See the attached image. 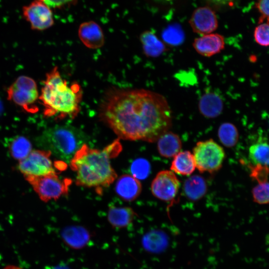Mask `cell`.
<instances>
[{"instance_id":"cell-29","label":"cell","mask_w":269,"mask_h":269,"mask_svg":"<svg viewBox=\"0 0 269 269\" xmlns=\"http://www.w3.org/2000/svg\"><path fill=\"white\" fill-rule=\"evenodd\" d=\"M256 42L260 46H269V21L259 22L254 31Z\"/></svg>"},{"instance_id":"cell-2","label":"cell","mask_w":269,"mask_h":269,"mask_svg":"<svg viewBox=\"0 0 269 269\" xmlns=\"http://www.w3.org/2000/svg\"><path fill=\"white\" fill-rule=\"evenodd\" d=\"M121 150L118 139L102 150L92 149L84 144L70 161L71 169L76 173V184L100 189V192L110 186L117 177L111 159L117 156Z\"/></svg>"},{"instance_id":"cell-19","label":"cell","mask_w":269,"mask_h":269,"mask_svg":"<svg viewBox=\"0 0 269 269\" xmlns=\"http://www.w3.org/2000/svg\"><path fill=\"white\" fill-rule=\"evenodd\" d=\"M135 214L133 209L129 207L111 206L108 211V219L113 226L123 228L133 222Z\"/></svg>"},{"instance_id":"cell-10","label":"cell","mask_w":269,"mask_h":269,"mask_svg":"<svg viewBox=\"0 0 269 269\" xmlns=\"http://www.w3.org/2000/svg\"><path fill=\"white\" fill-rule=\"evenodd\" d=\"M23 15L33 29L44 30L54 23L50 7L42 2L36 0L23 9Z\"/></svg>"},{"instance_id":"cell-32","label":"cell","mask_w":269,"mask_h":269,"mask_svg":"<svg viewBox=\"0 0 269 269\" xmlns=\"http://www.w3.org/2000/svg\"><path fill=\"white\" fill-rule=\"evenodd\" d=\"M49 7H60L76 2V0H38Z\"/></svg>"},{"instance_id":"cell-22","label":"cell","mask_w":269,"mask_h":269,"mask_svg":"<svg viewBox=\"0 0 269 269\" xmlns=\"http://www.w3.org/2000/svg\"><path fill=\"white\" fill-rule=\"evenodd\" d=\"M218 135L221 142L228 147L234 146L238 142L239 137L237 128L229 122L224 123L220 126Z\"/></svg>"},{"instance_id":"cell-28","label":"cell","mask_w":269,"mask_h":269,"mask_svg":"<svg viewBox=\"0 0 269 269\" xmlns=\"http://www.w3.org/2000/svg\"><path fill=\"white\" fill-rule=\"evenodd\" d=\"M253 201L260 205L269 204V182L258 183L252 190Z\"/></svg>"},{"instance_id":"cell-33","label":"cell","mask_w":269,"mask_h":269,"mask_svg":"<svg viewBox=\"0 0 269 269\" xmlns=\"http://www.w3.org/2000/svg\"><path fill=\"white\" fill-rule=\"evenodd\" d=\"M210 0L215 3L225 4H227L232 1L233 0Z\"/></svg>"},{"instance_id":"cell-12","label":"cell","mask_w":269,"mask_h":269,"mask_svg":"<svg viewBox=\"0 0 269 269\" xmlns=\"http://www.w3.org/2000/svg\"><path fill=\"white\" fill-rule=\"evenodd\" d=\"M192 46L201 56L211 57L220 53L225 47V38L218 33H209L194 39Z\"/></svg>"},{"instance_id":"cell-20","label":"cell","mask_w":269,"mask_h":269,"mask_svg":"<svg viewBox=\"0 0 269 269\" xmlns=\"http://www.w3.org/2000/svg\"><path fill=\"white\" fill-rule=\"evenodd\" d=\"M249 157L253 164L269 166V142L259 139L249 148Z\"/></svg>"},{"instance_id":"cell-8","label":"cell","mask_w":269,"mask_h":269,"mask_svg":"<svg viewBox=\"0 0 269 269\" xmlns=\"http://www.w3.org/2000/svg\"><path fill=\"white\" fill-rule=\"evenodd\" d=\"M51 153L46 150H32L25 158L20 160L18 169L24 176H42L56 173L50 158Z\"/></svg>"},{"instance_id":"cell-11","label":"cell","mask_w":269,"mask_h":269,"mask_svg":"<svg viewBox=\"0 0 269 269\" xmlns=\"http://www.w3.org/2000/svg\"><path fill=\"white\" fill-rule=\"evenodd\" d=\"M193 31L200 35L214 32L218 27L215 12L209 7H200L193 12L189 20Z\"/></svg>"},{"instance_id":"cell-3","label":"cell","mask_w":269,"mask_h":269,"mask_svg":"<svg viewBox=\"0 0 269 269\" xmlns=\"http://www.w3.org/2000/svg\"><path fill=\"white\" fill-rule=\"evenodd\" d=\"M82 97L79 85L75 83L69 85L55 67L46 74L39 99L45 116L74 118L80 111Z\"/></svg>"},{"instance_id":"cell-13","label":"cell","mask_w":269,"mask_h":269,"mask_svg":"<svg viewBox=\"0 0 269 269\" xmlns=\"http://www.w3.org/2000/svg\"><path fill=\"white\" fill-rule=\"evenodd\" d=\"M78 35L82 43L91 49L100 48L104 44L102 29L99 24L93 21L81 23L79 28Z\"/></svg>"},{"instance_id":"cell-7","label":"cell","mask_w":269,"mask_h":269,"mask_svg":"<svg viewBox=\"0 0 269 269\" xmlns=\"http://www.w3.org/2000/svg\"><path fill=\"white\" fill-rule=\"evenodd\" d=\"M7 97L27 112L34 113L38 111L36 105L39 98L37 85L28 77L21 76L17 78L8 88Z\"/></svg>"},{"instance_id":"cell-6","label":"cell","mask_w":269,"mask_h":269,"mask_svg":"<svg viewBox=\"0 0 269 269\" xmlns=\"http://www.w3.org/2000/svg\"><path fill=\"white\" fill-rule=\"evenodd\" d=\"M25 177L39 198L44 202L56 200L67 194L72 183L69 178H60L57 173L42 176H25Z\"/></svg>"},{"instance_id":"cell-23","label":"cell","mask_w":269,"mask_h":269,"mask_svg":"<svg viewBox=\"0 0 269 269\" xmlns=\"http://www.w3.org/2000/svg\"><path fill=\"white\" fill-rule=\"evenodd\" d=\"M9 151L13 158L21 160L31 151V144L26 138L18 136L10 142Z\"/></svg>"},{"instance_id":"cell-31","label":"cell","mask_w":269,"mask_h":269,"mask_svg":"<svg viewBox=\"0 0 269 269\" xmlns=\"http://www.w3.org/2000/svg\"><path fill=\"white\" fill-rule=\"evenodd\" d=\"M256 7L261 14L259 23L269 21V0H257Z\"/></svg>"},{"instance_id":"cell-26","label":"cell","mask_w":269,"mask_h":269,"mask_svg":"<svg viewBox=\"0 0 269 269\" xmlns=\"http://www.w3.org/2000/svg\"><path fill=\"white\" fill-rule=\"evenodd\" d=\"M63 236L72 246L82 245L88 237L87 232L81 227H69L63 232Z\"/></svg>"},{"instance_id":"cell-15","label":"cell","mask_w":269,"mask_h":269,"mask_svg":"<svg viewBox=\"0 0 269 269\" xmlns=\"http://www.w3.org/2000/svg\"><path fill=\"white\" fill-rule=\"evenodd\" d=\"M115 189L117 194L123 200L132 201L140 194L141 184L133 175L124 174L117 181Z\"/></svg>"},{"instance_id":"cell-27","label":"cell","mask_w":269,"mask_h":269,"mask_svg":"<svg viewBox=\"0 0 269 269\" xmlns=\"http://www.w3.org/2000/svg\"><path fill=\"white\" fill-rule=\"evenodd\" d=\"M131 170L132 175L135 178L144 179L149 174L150 165L144 158H139L134 160L131 164Z\"/></svg>"},{"instance_id":"cell-24","label":"cell","mask_w":269,"mask_h":269,"mask_svg":"<svg viewBox=\"0 0 269 269\" xmlns=\"http://www.w3.org/2000/svg\"><path fill=\"white\" fill-rule=\"evenodd\" d=\"M161 35L163 42L167 46L178 45L184 38L182 28L177 24L168 26L163 30Z\"/></svg>"},{"instance_id":"cell-37","label":"cell","mask_w":269,"mask_h":269,"mask_svg":"<svg viewBox=\"0 0 269 269\" xmlns=\"http://www.w3.org/2000/svg\"><path fill=\"white\" fill-rule=\"evenodd\" d=\"M161 0V1H170V0Z\"/></svg>"},{"instance_id":"cell-1","label":"cell","mask_w":269,"mask_h":269,"mask_svg":"<svg viewBox=\"0 0 269 269\" xmlns=\"http://www.w3.org/2000/svg\"><path fill=\"white\" fill-rule=\"evenodd\" d=\"M101 118L121 138L152 142L168 132L172 113L161 94L145 89L115 90L108 94Z\"/></svg>"},{"instance_id":"cell-14","label":"cell","mask_w":269,"mask_h":269,"mask_svg":"<svg viewBox=\"0 0 269 269\" xmlns=\"http://www.w3.org/2000/svg\"><path fill=\"white\" fill-rule=\"evenodd\" d=\"M224 102L221 96L213 92H207L200 97L198 108L205 118L212 119L218 117L222 112Z\"/></svg>"},{"instance_id":"cell-21","label":"cell","mask_w":269,"mask_h":269,"mask_svg":"<svg viewBox=\"0 0 269 269\" xmlns=\"http://www.w3.org/2000/svg\"><path fill=\"white\" fill-rule=\"evenodd\" d=\"M207 185L203 178L198 175L192 176L187 179L184 184V191L191 200H197L206 193Z\"/></svg>"},{"instance_id":"cell-5","label":"cell","mask_w":269,"mask_h":269,"mask_svg":"<svg viewBox=\"0 0 269 269\" xmlns=\"http://www.w3.org/2000/svg\"><path fill=\"white\" fill-rule=\"evenodd\" d=\"M196 167L201 172L213 173L222 166L225 153L212 139L198 142L193 149Z\"/></svg>"},{"instance_id":"cell-35","label":"cell","mask_w":269,"mask_h":269,"mask_svg":"<svg viewBox=\"0 0 269 269\" xmlns=\"http://www.w3.org/2000/svg\"><path fill=\"white\" fill-rule=\"evenodd\" d=\"M3 110V105L1 102V101L0 99V116L2 114Z\"/></svg>"},{"instance_id":"cell-36","label":"cell","mask_w":269,"mask_h":269,"mask_svg":"<svg viewBox=\"0 0 269 269\" xmlns=\"http://www.w3.org/2000/svg\"><path fill=\"white\" fill-rule=\"evenodd\" d=\"M67 269L65 268L64 266L63 267L56 266V267H52L51 269Z\"/></svg>"},{"instance_id":"cell-18","label":"cell","mask_w":269,"mask_h":269,"mask_svg":"<svg viewBox=\"0 0 269 269\" xmlns=\"http://www.w3.org/2000/svg\"><path fill=\"white\" fill-rule=\"evenodd\" d=\"M195 168L193 154L186 150L179 152L175 155L170 166L171 171L182 175L191 174Z\"/></svg>"},{"instance_id":"cell-4","label":"cell","mask_w":269,"mask_h":269,"mask_svg":"<svg viewBox=\"0 0 269 269\" xmlns=\"http://www.w3.org/2000/svg\"><path fill=\"white\" fill-rule=\"evenodd\" d=\"M84 134L79 129L68 125L57 126L45 131L39 137L41 146L66 161H70L75 153L84 144Z\"/></svg>"},{"instance_id":"cell-30","label":"cell","mask_w":269,"mask_h":269,"mask_svg":"<svg viewBox=\"0 0 269 269\" xmlns=\"http://www.w3.org/2000/svg\"><path fill=\"white\" fill-rule=\"evenodd\" d=\"M251 178L258 183L268 181L269 166L261 164H251L249 166Z\"/></svg>"},{"instance_id":"cell-16","label":"cell","mask_w":269,"mask_h":269,"mask_svg":"<svg viewBox=\"0 0 269 269\" xmlns=\"http://www.w3.org/2000/svg\"><path fill=\"white\" fill-rule=\"evenodd\" d=\"M139 39L143 53L147 57H158L167 50V46L151 31L143 32Z\"/></svg>"},{"instance_id":"cell-17","label":"cell","mask_w":269,"mask_h":269,"mask_svg":"<svg viewBox=\"0 0 269 269\" xmlns=\"http://www.w3.org/2000/svg\"><path fill=\"white\" fill-rule=\"evenodd\" d=\"M157 150L163 157H174L180 152L182 143L179 136L171 132H167L157 140Z\"/></svg>"},{"instance_id":"cell-34","label":"cell","mask_w":269,"mask_h":269,"mask_svg":"<svg viewBox=\"0 0 269 269\" xmlns=\"http://www.w3.org/2000/svg\"><path fill=\"white\" fill-rule=\"evenodd\" d=\"M3 269H22L18 266H16L14 265H9V266H6Z\"/></svg>"},{"instance_id":"cell-9","label":"cell","mask_w":269,"mask_h":269,"mask_svg":"<svg viewBox=\"0 0 269 269\" xmlns=\"http://www.w3.org/2000/svg\"><path fill=\"white\" fill-rule=\"evenodd\" d=\"M180 187V181L173 172L162 170L159 172L152 181L151 190L157 198L170 202L176 196Z\"/></svg>"},{"instance_id":"cell-25","label":"cell","mask_w":269,"mask_h":269,"mask_svg":"<svg viewBox=\"0 0 269 269\" xmlns=\"http://www.w3.org/2000/svg\"><path fill=\"white\" fill-rule=\"evenodd\" d=\"M167 243L166 236L160 231H154L147 234L144 238L145 248L152 252H159L164 249Z\"/></svg>"}]
</instances>
